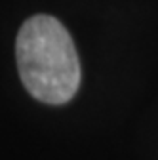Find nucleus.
Listing matches in <instances>:
<instances>
[{
	"label": "nucleus",
	"mask_w": 158,
	"mask_h": 160,
	"mask_svg": "<svg viewBox=\"0 0 158 160\" xmlns=\"http://www.w3.org/2000/svg\"><path fill=\"white\" fill-rule=\"evenodd\" d=\"M17 69L27 92L38 101L61 105L78 90L80 63L67 29L52 15L23 23L15 42Z\"/></svg>",
	"instance_id": "1"
}]
</instances>
